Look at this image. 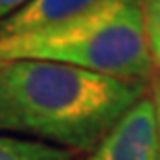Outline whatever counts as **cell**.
<instances>
[{
	"mask_svg": "<svg viewBox=\"0 0 160 160\" xmlns=\"http://www.w3.org/2000/svg\"><path fill=\"white\" fill-rule=\"evenodd\" d=\"M143 81L52 60H0V131L69 152H92L143 98Z\"/></svg>",
	"mask_w": 160,
	"mask_h": 160,
	"instance_id": "1",
	"label": "cell"
},
{
	"mask_svg": "<svg viewBox=\"0 0 160 160\" xmlns=\"http://www.w3.org/2000/svg\"><path fill=\"white\" fill-rule=\"evenodd\" d=\"M15 58L52 60L137 81L154 71L142 0H98L50 29L0 38V60Z\"/></svg>",
	"mask_w": 160,
	"mask_h": 160,
	"instance_id": "2",
	"label": "cell"
},
{
	"mask_svg": "<svg viewBox=\"0 0 160 160\" xmlns=\"http://www.w3.org/2000/svg\"><path fill=\"white\" fill-rule=\"evenodd\" d=\"M83 160H160V129L154 102L137 100Z\"/></svg>",
	"mask_w": 160,
	"mask_h": 160,
	"instance_id": "3",
	"label": "cell"
},
{
	"mask_svg": "<svg viewBox=\"0 0 160 160\" xmlns=\"http://www.w3.org/2000/svg\"><path fill=\"white\" fill-rule=\"evenodd\" d=\"M96 2L98 0H29L25 6L0 21V38L27 36L50 29L77 17Z\"/></svg>",
	"mask_w": 160,
	"mask_h": 160,
	"instance_id": "4",
	"label": "cell"
},
{
	"mask_svg": "<svg viewBox=\"0 0 160 160\" xmlns=\"http://www.w3.org/2000/svg\"><path fill=\"white\" fill-rule=\"evenodd\" d=\"M0 160H71V152L38 139L0 133Z\"/></svg>",
	"mask_w": 160,
	"mask_h": 160,
	"instance_id": "5",
	"label": "cell"
},
{
	"mask_svg": "<svg viewBox=\"0 0 160 160\" xmlns=\"http://www.w3.org/2000/svg\"><path fill=\"white\" fill-rule=\"evenodd\" d=\"M146 36L154 65L160 67V0H142Z\"/></svg>",
	"mask_w": 160,
	"mask_h": 160,
	"instance_id": "6",
	"label": "cell"
},
{
	"mask_svg": "<svg viewBox=\"0 0 160 160\" xmlns=\"http://www.w3.org/2000/svg\"><path fill=\"white\" fill-rule=\"evenodd\" d=\"M29 0H0V21L6 19L8 15H12L15 11H19L21 6H25Z\"/></svg>",
	"mask_w": 160,
	"mask_h": 160,
	"instance_id": "7",
	"label": "cell"
},
{
	"mask_svg": "<svg viewBox=\"0 0 160 160\" xmlns=\"http://www.w3.org/2000/svg\"><path fill=\"white\" fill-rule=\"evenodd\" d=\"M154 110H156V121H158V129H160V79L156 83V96H154Z\"/></svg>",
	"mask_w": 160,
	"mask_h": 160,
	"instance_id": "8",
	"label": "cell"
}]
</instances>
